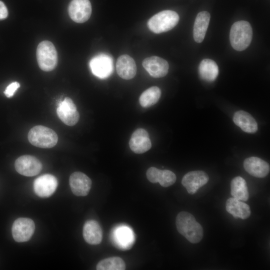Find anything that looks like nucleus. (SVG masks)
Returning a JSON list of instances; mask_svg holds the SVG:
<instances>
[{
  "label": "nucleus",
  "mask_w": 270,
  "mask_h": 270,
  "mask_svg": "<svg viewBox=\"0 0 270 270\" xmlns=\"http://www.w3.org/2000/svg\"><path fill=\"white\" fill-rule=\"evenodd\" d=\"M176 224L178 232L190 242L196 244L202 240L204 236L202 228L191 214L186 212H179Z\"/></svg>",
  "instance_id": "1"
},
{
  "label": "nucleus",
  "mask_w": 270,
  "mask_h": 270,
  "mask_svg": "<svg viewBox=\"0 0 270 270\" xmlns=\"http://www.w3.org/2000/svg\"><path fill=\"white\" fill-rule=\"evenodd\" d=\"M252 30L250 24L244 20L235 22L232 26L230 40L232 47L237 51L246 49L250 44Z\"/></svg>",
  "instance_id": "2"
},
{
  "label": "nucleus",
  "mask_w": 270,
  "mask_h": 270,
  "mask_svg": "<svg viewBox=\"0 0 270 270\" xmlns=\"http://www.w3.org/2000/svg\"><path fill=\"white\" fill-rule=\"evenodd\" d=\"M28 138L33 146L45 148L54 147L58 141L56 132L51 128L42 126L32 128L28 133Z\"/></svg>",
  "instance_id": "3"
},
{
  "label": "nucleus",
  "mask_w": 270,
  "mask_h": 270,
  "mask_svg": "<svg viewBox=\"0 0 270 270\" xmlns=\"http://www.w3.org/2000/svg\"><path fill=\"white\" fill-rule=\"evenodd\" d=\"M178 14L170 10L162 11L153 16L148 22L149 29L155 34H160L173 28L179 21Z\"/></svg>",
  "instance_id": "4"
},
{
  "label": "nucleus",
  "mask_w": 270,
  "mask_h": 270,
  "mask_svg": "<svg viewBox=\"0 0 270 270\" xmlns=\"http://www.w3.org/2000/svg\"><path fill=\"white\" fill-rule=\"evenodd\" d=\"M36 58L41 70L49 72L54 69L58 64V54L53 44L48 40L40 42L37 47Z\"/></svg>",
  "instance_id": "5"
},
{
  "label": "nucleus",
  "mask_w": 270,
  "mask_h": 270,
  "mask_svg": "<svg viewBox=\"0 0 270 270\" xmlns=\"http://www.w3.org/2000/svg\"><path fill=\"white\" fill-rule=\"evenodd\" d=\"M35 225L29 218H20L14 222L12 232L15 241L22 242L28 240L34 233Z\"/></svg>",
  "instance_id": "6"
},
{
  "label": "nucleus",
  "mask_w": 270,
  "mask_h": 270,
  "mask_svg": "<svg viewBox=\"0 0 270 270\" xmlns=\"http://www.w3.org/2000/svg\"><path fill=\"white\" fill-rule=\"evenodd\" d=\"M92 73L100 78L110 76L113 70V61L112 57L105 54L96 56L90 62Z\"/></svg>",
  "instance_id": "7"
},
{
  "label": "nucleus",
  "mask_w": 270,
  "mask_h": 270,
  "mask_svg": "<svg viewBox=\"0 0 270 270\" xmlns=\"http://www.w3.org/2000/svg\"><path fill=\"white\" fill-rule=\"evenodd\" d=\"M14 167L20 174L26 176H32L40 173L42 169V164L36 157L24 155L16 160Z\"/></svg>",
  "instance_id": "8"
},
{
  "label": "nucleus",
  "mask_w": 270,
  "mask_h": 270,
  "mask_svg": "<svg viewBox=\"0 0 270 270\" xmlns=\"http://www.w3.org/2000/svg\"><path fill=\"white\" fill-rule=\"evenodd\" d=\"M56 113L60 120L69 126L75 125L79 120L80 115L76 106L72 100L68 97L59 103Z\"/></svg>",
  "instance_id": "9"
},
{
  "label": "nucleus",
  "mask_w": 270,
  "mask_h": 270,
  "mask_svg": "<svg viewBox=\"0 0 270 270\" xmlns=\"http://www.w3.org/2000/svg\"><path fill=\"white\" fill-rule=\"evenodd\" d=\"M71 19L78 23L87 21L92 14V6L89 0H72L68 8Z\"/></svg>",
  "instance_id": "10"
},
{
  "label": "nucleus",
  "mask_w": 270,
  "mask_h": 270,
  "mask_svg": "<svg viewBox=\"0 0 270 270\" xmlns=\"http://www.w3.org/2000/svg\"><path fill=\"white\" fill-rule=\"evenodd\" d=\"M56 178L51 174H44L37 178L34 182V190L41 198L50 196L58 186Z\"/></svg>",
  "instance_id": "11"
},
{
  "label": "nucleus",
  "mask_w": 270,
  "mask_h": 270,
  "mask_svg": "<svg viewBox=\"0 0 270 270\" xmlns=\"http://www.w3.org/2000/svg\"><path fill=\"white\" fill-rule=\"evenodd\" d=\"M112 240L114 246L122 250L130 248L134 242V236L132 229L126 226L116 227L112 234Z\"/></svg>",
  "instance_id": "12"
},
{
  "label": "nucleus",
  "mask_w": 270,
  "mask_h": 270,
  "mask_svg": "<svg viewBox=\"0 0 270 270\" xmlns=\"http://www.w3.org/2000/svg\"><path fill=\"white\" fill-rule=\"evenodd\" d=\"M208 175L202 170L192 171L182 178V184L190 194L196 192L198 190L205 185L208 181Z\"/></svg>",
  "instance_id": "13"
},
{
  "label": "nucleus",
  "mask_w": 270,
  "mask_h": 270,
  "mask_svg": "<svg viewBox=\"0 0 270 270\" xmlns=\"http://www.w3.org/2000/svg\"><path fill=\"white\" fill-rule=\"evenodd\" d=\"M142 66L148 74L155 78L166 76L169 68L168 62L156 56L146 58L142 62Z\"/></svg>",
  "instance_id": "14"
},
{
  "label": "nucleus",
  "mask_w": 270,
  "mask_h": 270,
  "mask_svg": "<svg viewBox=\"0 0 270 270\" xmlns=\"http://www.w3.org/2000/svg\"><path fill=\"white\" fill-rule=\"evenodd\" d=\"M69 183L72 193L76 196L88 195L92 186L91 180L80 172H74L70 176Z\"/></svg>",
  "instance_id": "15"
},
{
  "label": "nucleus",
  "mask_w": 270,
  "mask_h": 270,
  "mask_svg": "<svg viewBox=\"0 0 270 270\" xmlns=\"http://www.w3.org/2000/svg\"><path fill=\"white\" fill-rule=\"evenodd\" d=\"M129 146L136 154H140L148 150L152 144L147 131L141 128L134 131L130 140Z\"/></svg>",
  "instance_id": "16"
},
{
  "label": "nucleus",
  "mask_w": 270,
  "mask_h": 270,
  "mask_svg": "<svg viewBox=\"0 0 270 270\" xmlns=\"http://www.w3.org/2000/svg\"><path fill=\"white\" fill-rule=\"evenodd\" d=\"M148 180L152 183L159 182L163 187H168L172 185L176 180V176L172 171L160 170L155 167L150 168L146 172Z\"/></svg>",
  "instance_id": "17"
},
{
  "label": "nucleus",
  "mask_w": 270,
  "mask_h": 270,
  "mask_svg": "<svg viewBox=\"0 0 270 270\" xmlns=\"http://www.w3.org/2000/svg\"><path fill=\"white\" fill-rule=\"evenodd\" d=\"M245 170L251 176L262 178L270 172V165L261 158L252 156L246 158L244 162Z\"/></svg>",
  "instance_id": "18"
},
{
  "label": "nucleus",
  "mask_w": 270,
  "mask_h": 270,
  "mask_svg": "<svg viewBox=\"0 0 270 270\" xmlns=\"http://www.w3.org/2000/svg\"><path fill=\"white\" fill-rule=\"evenodd\" d=\"M116 70L118 75L124 80L132 78L136 73V66L134 60L127 54L122 55L118 58Z\"/></svg>",
  "instance_id": "19"
},
{
  "label": "nucleus",
  "mask_w": 270,
  "mask_h": 270,
  "mask_svg": "<svg viewBox=\"0 0 270 270\" xmlns=\"http://www.w3.org/2000/svg\"><path fill=\"white\" fill-rule=\"evenodd\" d=\"M82 234L85 241L90 244H98L102 240V229L99 224L94 220H89L85 222Z\"/></svg>",
  "instance_id": "20"
},
{
  "label": "nucleus",
  "mask_w": 270,
  "mask_h": 270,
  "mask_svg": "<svg viewBox=\"0 0 270 270\" xmlns=\"http://www.w3.org/2000/svg\"><path fill=\"white\" fill-rule=\"evenodd\" d=\"M209 12L202 11L199 12L194 21L193 36L194 40L198 43L202 42L205 36L210 20Z\"/></svg>",
  "instance_id": "21"
},
{
  "label": "nucleus",
  "mask_w": 270,
  "mask_h": 270,
  "mask_svg": "<svg viewBox=\"0 0 270 270\" xmlns=\"http://www.w3.org/2000/svg\"><path fill=\"white\" fill-rule=\"evenodd\" d=\"M226 208L234 218L242 220L248 218L251 214L248 204L234 198H230L226 200Z\"/></svg>",
  "instance_id": "22"
},
{
  "label": "nucleus",
  "mask_w": 270,
  "mask_h": 270,
  "mask_svg": "<svg viewBox=\"0 0 270 270\" xmlns=\"http://www.w3.org/2000/svg\"><path fill=\"white\" fill-rule=\"evenodd\" d=\"M234 123L243 131L254 133L258 130V124L254 118L248 112L239 110L236 112L233 117Z\"/></svg>",
  "instance_id": "23"
},
{
  "label": "nucleus",
  "mask_w": 270,
  "mask_h": 270,
  "mask_svg": "<svg viewBox=\"0 0 270 270\" xmlns=\"http://www.w3.org/2000/svg\"><path fill=\"white\" fill-rule=\"evenodd\" d=\"M198 72L202 80L207 82H212L218 76V68L214 60L206 58L200 62Z\"/></svg>",
  "instance_id": "24"
},
{
  "label": "nucleus",
  "mask_w": 270,
  "mask_h": 270,
  "mask_svg": "<svg viewBox=\"0 0 270 270\" xmlns=\"http://www.w3.org/2000/svg\"><path fill=\"white\" fill-rule=\"evenodd\" d=\"M230 188L232 198L242 201H246L248 199L247 184L242 177L238 176L234 178L231 182Z\"/></svg>",
  "instance_id": "25"
},
{
  "label": "nucleus",
  "mask_w": 270,
  "mask_h": 270,
  "mask_svg": "<svg viewBox=\"0 0 270 270\" xmlns=\"http://www.w3.org/2000/svg\"><path fill=\"white\" fill-rule=\"evenodd\" d=\"M160 96V89L156 86H152L142 94L139 98L140 104L144 108H148L156 104Z\"/></svg>",
  "instance_id": "26"
},
{
  "label": "nucleus",
  "mask_w": 270,
  "mask_h": 270,
  "mask_svg": "<svg viewBox=\"0 0 270 270\" xmlns=\"http://www.w3.org/2000/svg\"><path fill=\"white\" fill-rule=\"evenodd\" d=\"M97 270H124L126 264L122 258L113 256L100 260L96 265Z\"/></svg>",
  "instance_id": "27"
},
{
  "label": "nucleus",
  "mask_w": 270,
  "mask_h": 270,
  "mask_svg": "<svg viewBox=\"0 0 270 270\" xmlns=\"http://www.w3.org/2000/svg\"><path fill=\"white\" fill-rule=\"evenodd\" d=\"M20 86V84L18 82H13L6 87L4 92V94L6 97L11 98L14 96V94Z\"/></svg>",
  "instance_id": "28"
},
{
  "label": "nucleus",
  "mask_w": 270,
  "mask_h": 270,
  "mask_svg": "<svg viewBox=\"0 0 270 270\" xmlns=\"http://www.w3.org/2000/svg\"><path fill=\"white\" fill-rule=\"evenodd\" d=\"M8 15L7 8L4 3L0 1V20L5 19Z\"/></svg>",
  "instance_id": "29"
}]
</instances>
